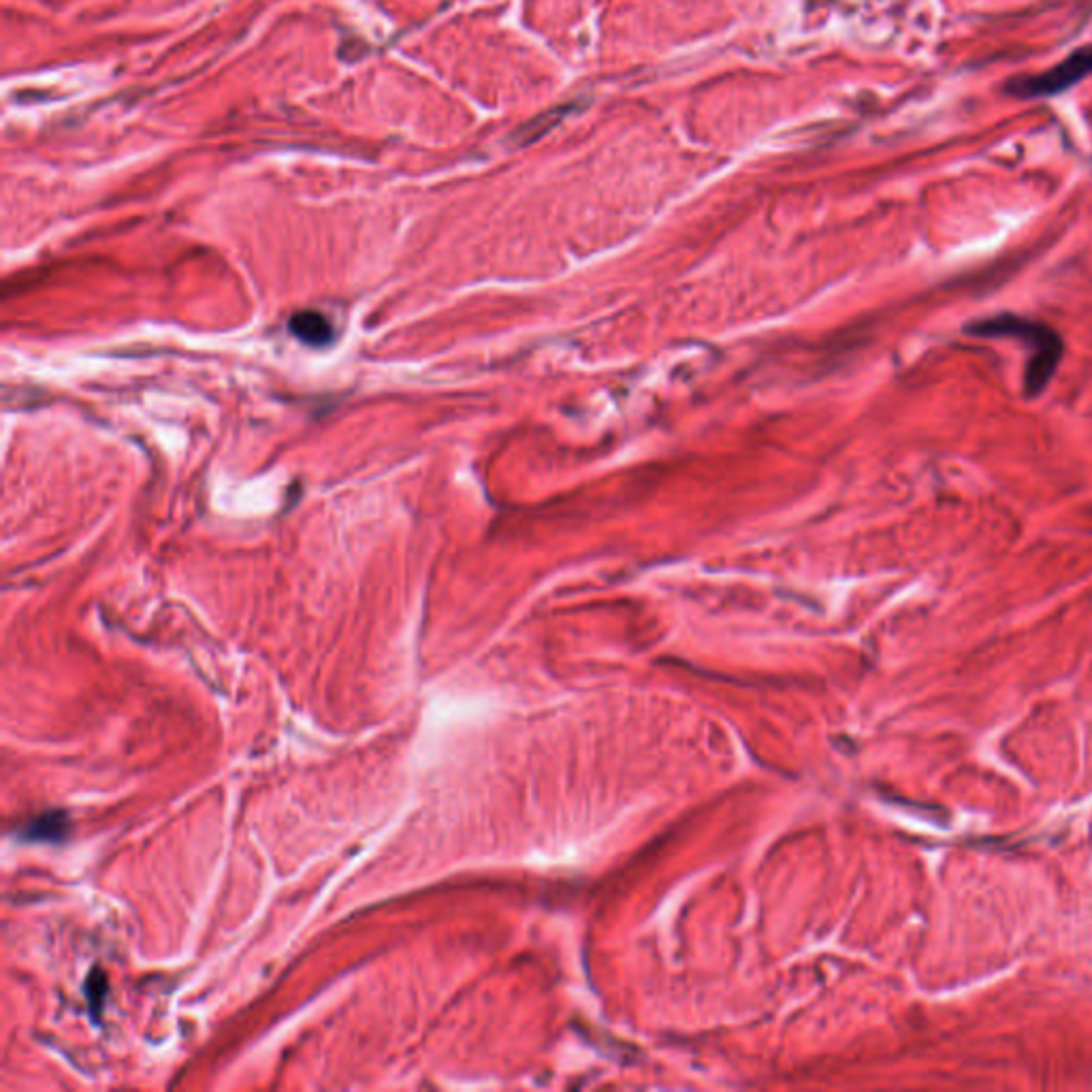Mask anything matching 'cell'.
<instances>
[{
  "label": "cell",
  "instance_id": "3",
  "mask_svg": "<svg viewBox=\"0 0 1092 1092\" xmlns=\"http://www.w3.org/2000/svg\"><path fill=\"white\" fill-rule=\"evenodd\" d=\"M289 329L297 339H301L303 344L314 348L329 346L335 337V329L331 325L329 318L321 312H312V310L297 312L291 318Z\"/></svg>",
  "mask_w": 1092,
  "mask_h": 1092
},
{
  "label": "cell",
  "instance_id": "4",
  "mask_svg": "<svg viewBox=\"0 0 1092 1092\" xmlns=\"http://www.w3.org/2000/svg\"><path fill=\"white\" fill-rule=\"evenodd\" d=\"M66 834H69V820L60 811L43 813L28 822L26 828L21 830V838L35 843H58Z\"/></svg>",
  "mask_w": 1092,
  "mask_h": 1092
},
{
  "label": "cell",
  "instance_id": "2",
  "mask_svg": "<svg viewBox=\"0 0 1092 1092\" xmlns=\"http://www.w3.org/2000/svg\"><path fill=\"white\" fill-rule=\"evenodd\" d=\"M1088 75H1092V46L1075 50L1072 56H1067L1063 62L1052 66L1050 71L1039 75L1018 77V80L1007 84V90L1022 98L1050 96L1067 90V88H1072L1077 82H1082Z\"/></svg>",
  "mask_w": 1092,
  "mask_h": 1092
},
{
  "label": "cell",
  "instance_id": "5",
  "mask_svg": "<svg viewBox=\"0 0 1092 1092\" xmlns=\"http://www.w3.org/2000/svg\"><path fill=\"white\" fill-rule=\"evenodd\" d=\"M86 992H88V999H90V1007L92 1009L101 1007V999H98V997H105V975L101 973V970H94L90 979H88Z\"/></svg>",
  "mask_w": 1092,
  "mask_h": 1092
},
{
  "label": "cell",
  "instance_id": "1",
  "mask_svg": "<svg viewBox=\"0 0 1092 1092\" xmlns=\"http://www.w3.org/2000/svg\"><path fill=\"white\" fill-rule=\"evenodd\" d=\"M967 334L975 337H1011L1029 348L1027 373H1024V391L1029 400L1041 395L1054 378L1056 368L1063 359V339L1052 327L1033 321L1027 316L999 314L981 318L967 325Z\"/></svg>",
  "mask_w": 1092,
  "mask_h": 1092
}]
</instances>
